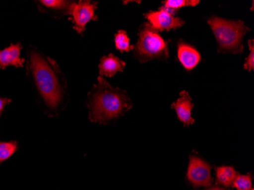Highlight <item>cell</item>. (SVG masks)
Returning a JSON list of instances; mask_svg holds the SVG:
<instances>
[{
	"label": "cell",
	"mask_w": 254,
	"mask_h": 190,
	"mask_svg": "<svg viewBox=\"0 0 254 190\" xmlns=\"http://www.w3.org/2000/svg\"><path fill=\"white\" fill-rule=\"evenodd\" d=\"M248 45H249V49L251 51L249 56L246 59V63L244 65V68L248 70L249 72L253 71L254 68V40H250L248 41Z\"/></svg>",
	"instance_id": "18"
},
{
	"label": "cell",
	"mask_w": 254,
	"mask_h": 190,
	"mask_svg": "<svg viewBox=\"0 0 254 190\" xmlns=\"http://www.w3.org/2000/svg\"><path fill=\"white\" fill-rule=\"evenodd\" d=\"M138 40L134 46V57L141 63H145L155 59L165 61L169 57L168 41L160 36L149 23L141 25L138 33Z\"/></svg>",
	"instance_id": "4"
},
{
	"label": "cell",
	"mask_w": 254,
	"mask_h": 190,
	"mask_svg": "<svg viewBox=\"0 0 254 190\" xmlns=\"http://www.w3.org/2000/svg\"><path fill=\"white\" fill-rule=\"evenodd\" d=\"M217 42L218 52L241 54L244 50L242 38L250 28L243 21H229L218 17L212 16L208 20Z\"/></svg>",
	"instance_id": "3"
},
{
	"label": "cell",
	"mask_w": 254,
	"mask_h": 190,
	"mask_svg": "<svg viewBox=\"0 0 254 190\" xmlns=\"http://www.w3.org/2000/svg\"><path fill=\"white\" fill-rule=\"evenodd\" d=\"M180 95L181 98L171 104V108L176 111L178 118L184 125H191L195 122L191 117V110L193 108L194 104L191 103L192 99L188 91H181Z\"/></svg>",
	"instance_id": "10"
},
{
	"label": "cell",
	"mask_w": 254,
	"mask_h": 190,
	"mask_svg": "<svg viewBox=\"0 0 254 190\" xmlns=\"http://www.w3.org/2000/svg\"><path fill=\"white\" fill-rule=\"evenodd\" d=\"M178 59L184 68L192 70L201 60L200 55L195 48L184 42L178 43Z\"/></svg>",
	"instance_id": "12"
},
{
	"label": "cell",
	"mask_w": 254,
	"mask_h": 190,
	"mask_svg": "<svg viewBox=\"0 0 254 190\" xmlns=\"http://www.w3.org/2000/svg\"><path fill=\"white\" fill-rule=\"evenodd\" d=\"M11 99L6 98H0V116L4 112L5 107L11 103Z\"/></svg>",
	"instance_id": "19"
},
{
	"label": "cell",
	"mask_w": 254,
	"mask_h": 190,
	"mask_svg": "<svg viewBox=\"0 0 254 190\" xmlns=\"http://www.w3.org/2000/svg\"><path fill=\"white\" fill-rule=\"evenodd\" d=\"M232 186L238 190H254L252 189V176L251 174L247 175L238 174Z\"/></svg>",
	"instance_id": "16"
},
{
	"label": "cell",
	"mask_w": 254,
	"mask_h": 190,
	"mask_svg": "<svg viewBox=\"0 0 254 190\" xmlns=\"http://www.w3.org/2000/svg\"><path fill=\"white\" fill-rule=\"evenodd\" d=\"M114 42L115 47L120 52H129L131 50H133L134 46L129 44V37L127 36V32L124 30L118 31L114 35Z\"/></svg>",
	"instance_id": "14"
},
{
	"label": "cell",
	"mask_w": 254,
	"mask_h": 190,
	"mask_svg": "<svg viewBox=\"0 0 254 190\" xmlns=\"http://www.w3.org/2000/svg\"><path fill=\"white\" fill-rule=\"evenodd\" d=\"M127 91L111 86L103 77L88 93V108L91 122L106 124L119 118L132 108Z\"/></svg>",
	"instance_id": "2"
},
{
	"label": "cell",
	"mask_w": 254,
	"mask_h": 190,
	"mask_svg": "<svg viewBox=\"0 0 254 190\" xmlns=\"http://www.w3.org/2000/svg\"><path fill=\"white\" fill-rule=\"evenodd\" d=\"M18 150L17 141H0V164L12 156Z\"/></svg>",
	"instance_id": "15"
},
{
	"label": "cell",
	"mask_w": 254,
	"mask_h": 190,
	"mask_svg": "<svg viewBox=\"0 0 254 190\" xmlns=\"http://www.w3.org/2000/svg\"><path fill=\"white\" fill-rule=\"evenodd\" d=\"M126 63L121 59L110 54L108 56L101 57L98 68L101 77H113L116 75L117 72H124Z\"/></svg>",
	"instance_id": "11"
},
{
	"label": "cell",
	"mask_w": 254,
	"mask_h": 190,
	"mask_svg": "<svg viewBox=\"0 0 254 190\" xmlns=\"http://www.w3.org/2000/svg\"><path fill=\"white\" fill-rule=\"evenodd\" d=\"M208 190H225L224 189L219 188V187H212V188L209 189Z\"/></svg>",
	"instance_id": "20"
},
{
	"label": "cell",
	"mask_w": 254,
	"mask_h": 190,
	"mask_svg": "<svg viewBox=\"0 0 254 190\" xmlns=\"http://www.w3.org/2000/svg\"><path fill=\"white\" fill-rule=\"evenodd\" d=\"M187 177L194 187H209L212 182L211 166L199 157L190 155Z\"/></svg>",
	"instance_id": "6"
},
{
	"label": "cell",
	"mask_w": 254,
	"mask_h": 190,
	"mask_svg": "<svg viewBox=\"0 0 254 190\" xmlns=\"http://www.w3.org/2000/svg\"><path fill=\"white\" fill-rule=\"evenodd\" d=\"M22 46L20 43L11 44L5 49L0 50V70L5 69L9 65L21 68L24 65L25 59L21 58Z\"/></svg>",
	"instance_id": "9"
},
{
	"label": "cell",
	"mask_w": 254,
	"mask_h": 190,
	"mask_svg": "<svg viewBox=\"0 0 254 190\" xmlns=\"http://www.w3.org/2000/svg\"><path fill=\"white\" fill-rule=\"evenodd\" d=\"M164 7L168 9H178L181 7L195 6L199 3V0H167L163 2Z\"/></svg>",
	"instance_id": "17"
},
{
	"label": "cell",
	"mask_w": 254,
	"mask_h": 190,
	"mask_svg": "<svg viewBox=\"0 0 254 190\" xmlns=\"http://www.w3.org/2000/svg\"><path fill=\"white\" fill-rule=\"evenodd\" d=\"M98 3V2H91L89 0H80L79 2L73 1L72 2L68 15L72 16L73 29L78 34L83 35L85 25L90 21H97L98 19V17L95 15Z\"/></svg>",
	"instance_id": "5"
},
{
	"label": "cell",
	"mask_w": 254,
	"mask_h": 190,
	"mask_svg": "<svg viewBox=\"0 0 254 190\" xmlns=\"http://www.w3.org/2000/svg\"><path fill=\"white\" fill-rule=\"evenodd\" d=\"M27 71L37 96L48 115H56L64 109L69 100L68 82L54 59L31 47L28 51Z\"/></svg>",
	"instance_id": "1"
},
{
	"label": "cell",
	"mask_w": 254,
	"mask_h": 190,
	"mask_svg": "<svg viewBox=\"0 0 254 190\" xmlns=\"http://www.w3.org/2000/svg\"><path fill=\"white\" fill-rule=\"evenodd\" d=\"M73 1L65 0H39L36 1L37 6L42 13L48 14L53 18H62L69 14Z\"/></svg>",
	"instance_id": "8"
},
{
	"label": "cell",
	"mask_w": 254,
	"mask_h": 190,
	"mask_svg": "<svg viewBox=\"0 0 254 190\" xmlns=\"http://www.w3.org/2000/svg\"><path fill=\"white\" fill-rule=\"evenodd\" d=\"M144 15L149 21L150 25L157 31L177 29L184 24V21L179 17H175L172 11L165 7L156 11H149Z\"/></svg>",
	"instance_id": "7"
},
{
	"label": "cell",
	"mask_w": 254,
	"mask_h": 190,
	"mask_svg": "<svg viewBox=\"0 0 254 190\" xmlns=\"http://www.w3.org/2000/svg\"><path fill=\"white\" fill-rule=\"evenodd\" d=\"M215 172H216L217 184H222L225 187L232 185L234 180L238 174L235 171L233 167H230V166L218 167L215 168Z\"/></svg>",
	"instance_id": "13"
}]
</instances>
